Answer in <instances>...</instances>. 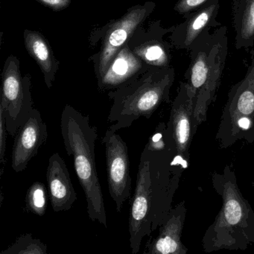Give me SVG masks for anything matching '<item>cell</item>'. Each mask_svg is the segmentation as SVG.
<instances>
[{
	"label": "cell",
	"mask_w": 254,
	"mask_h": 254,
	"mask_svg": "<svg viewBox=\"0 0 254 254\" xmlns=\"http://www.w3.org/2000/svg\"><path fill=\"white\" fill-rule=\"evenodd\" d=\"M151 151H163L175 154L178 159L176 145L167 124L160 123L145 145Z\"/></svg>",
	"instance_id": "d6986e66"
},
{
	"label": "cell",
	"mask_w": 254,
	"mask_h": 254,
	"mask_svg": "<svg viewBox=\"0 0 254 254\" xmlns=\"http://www.w3.org/2000/svg\"><path fill=\"white\" fill-rule=\"evenodd\" d=\"M194 100L195 96L190 84L187 81L181 82L167 123L176 145L178 159L187 165L190 163V146L197 129L194 117Z\"/></svg>",
	"instance_id": "9c48e42d"
},
{
	"label": "cell",
	"mask_w": 254,
	"mask_h": 254,
	"mask_svg": "<svg viewBox=\"0 0 254 254\" xmlns=\"http://www.w3.org/2000/svg\"><path fill=\"white\" fill-rule=\"evenodd\" d=\"M36 1L51 8L53 11H59L67 8L70 5L72 0H36Z\"/></svg>",
	"instance_id": "cb8c5ba5"
},
{
	"label": "cell",
	"mask_w": 254,
	"mask_h": 254,
	"mask_svg": "<svg viewBox=\"0 0 254 254\" xmlns=\"http://www.w3.org/2000/svg\"><path fill=\"white\" fill-rule=\"evenodd\" d=\"M48 248L41 239L26 233L17 238L14 244L0 254H47Z\"/></svg>",
	"instance_id": "44dd1931"
},
{
	"label": "cell",
	"mask_w": 254,
	"mask_h": 254,
	"mask_svg": "<svg viewBox=\"0 0 254 254\" xmlns=\"http://www.w3.org/2000/svg\"><path fill=\"white\" fill-rule=\"evenodd\" d=\"M49 194L55 212L68 211L78 199L64 159L55 153L49 159L47 170Z\"/></svg>",
	"instance_id": "5bb4252c"
},
{
	"label": "cell",
	"mask_w": 254,
	"mask_h": 254,
	"mask_svg": "<svg viewBox=\"0 0 254 254\" xmlns=\"http://www.w3.org/2000/svg\"><path fill=\"white\" fill-rule=\"evenodd\" d=\"M163 33L160 32L157 38L148 41L136 51V56L151 67L170 66V47L162 39Z\"/></svg>",
	"instance_id": "ac0fdd59"
},
{
	"label": "cell",
	"mask_w": 254,
	"mask_h": 254,
	"mask_svg": "<svg viewBox=\"0 0 254 254\" xmlns=\"http://www.w3.org/2000/svg\"><path fill=\"white\" fill-rule=\"evenodd\" d=\"M153 2L132 7L120 20L110 26L99 54L96 75L98 81L104 76L111 62L126 45L139 25L142 24L155 8Z\"/></svg>",
	"instance_id": "30bf717a"
},
{
	"label": "cell",
	"mask_w": 254,
	"mask_h": 254,
	"mask_svg": "<svg viewBox=\"0 0 254 254\" xmlns=\"http://www.w3.org/2000/svg\"><path fill=\"white\" fill-rule=\"evenodd\" d=\"M33 102L30 92V80L23 79L20 74V62L15 56L8 58L2 73V91L0 111L5 120L9 135L15 136L18 129L25 123Z\"/></svg>",
	"instance_id": "52a82bcc"
},
{
	"label": "cell",
	"mask_w": 254,
	"mask_h": 254,
	"mask_svg": "<svg viewBox=\"0 0 254 254\" xmlns=\"http://www.w3.org/2000/svg\"><path fill=\"white\" fill-rule=\"evenodd\" d=\"M175 78L174 68L152 67L139 78L108 96L113 105L108 121L116 123L111 126L118 131L130 127L139 119H150L163 103H170V90Z\"/></svg>",
	"instance_id": "5b68a950"
},
{
	"label": "cell",
	"mask_w": 254,
	"mask_h": 254,
	"mask_svg": "<svg viewBox=\"0 0 254 254\" xmlns=\"http://www.w3.org/2000/svg\"><path fill=\"white\" fill-rule=\"evenodd\" d=\"M215 140L224 149L240 141L254 143V56L243 79L229 90Z\"/></svg>",
	"instance_id": "8992f818"
},
{
	"label": "cell",
	"mask_w": 254,
	"mask_h": 254,
	"mask_svg": "<svg viewBox=\"0 0 254 254\" xmlns=\"http://www.w3.org/2000/svg\"><path fill=\"white\" fill-rule=\"evenodd\" d=\"M211 179L222 204L203 235V251H245L254 243V210L241 192L236 172L230 165L221 173L214 172Z\"/></svg>",
	"instance_id": "7a4b0ae2"
},
{
	"label": "cell",
	"mask_w": 254,
	"mask_h": 254,
	"mask_svg": "<svg viewBox=\"0 0 254 254\" xmlns=\"http://www.w3.org/2000/svg\"><path fill=\"white\" fill-rule=\"evenodd\" d=\"M227 29L219 26L203 32L190 51L187 82L195 96L194 117L197 127L206 121L208 110L215 99L228 53Z\"/></svg>",
	"instance_id": "277c9868"
},
{
	"label": "cell",
	"mask_w": 254,
	"mask_h": 254,
	"mask_svg": "<svg viewBox=\"0 0 254 254\" xmlns=\"http://www.w3.org/2000/svg\"><path fill=\"white\" fill-rule=\"evenodd\" d=\"M143 63L126 44L114 58L104 76L98 81L99 90H117L128 84L142 71Z\"/></svg>",
	"instance_id": "9a60e30c"
},
{
	"label": "cell",
	"mask_w": 254,
	"mask_h": 254,
	"mask_svg": "<svg viewBox=\"0 0 254 254\" xmlns=\"http://www.w3.org/2000/svg\"><path fill=\"white\" fill-rule=\"evenodd\" d=\"M117 132L110 126L102 143L105 146L110 195L115 202L117 212H120L125 202L131 196V178L128 148Z\"/></svg>",
	"instance_id": "ba28073f"
},
{
	"label": "cell",
	"mask_w": 254,
	"mask_h": 254,
	"mask_svg": "<svg viewBox=\"0 0 254 254\" xmlns=\"http://www.w3.org/2000/svg\"><path fill=\"white\" fill-rule=\"evenodd\" d=\"M60 127L65 150L72 157L77 178L85 194L89 218L107 228L106 209L96 169L97 128L90 124L88 115L69 105L64 108Z\"/></svg>",
	"instance_id": "3957f363"
},
{
	"label": "cell",
	"mask_w": 254,
	"mask_h": 254,
	"mask_svg": "<svg viewBox=\"0 0 254 254\" xmlns=\"http://www.w3.org/2000/svg\"><path fill=\"white\" fill-rule=\"evenodd\" d=\"M212 0H177L174 9L180 15L185 17L190 13L199 9Z\"/></svg>",
	"instance_id": "7402d4cb"
},
{
	"label": "cell",
	"mask_w": 254,
	"mask_h": 254,
	"mask_svg": "<svg viewBox=\"0 0 254 254\" xmlns=\"http://www.w3.org/2000/svg\"><path fill=\"white\" fill-rule=\"evenodd\" d=\"M182 173L175 154L144 147L129 213L132 254L139 252L143 238L151 236L167 218Z\"/></svg>",
	"instance_id": "6da1fadb"
},
{
	"label": "cell",
	"mask_w": 254,
	"mask_h": 254,
	"mask_svg": "<svg viewBox=\"0 0 254 254\" xmlns=\"http://www.w3.org/2000/svg\"><path fill=\"white\" fill-rule=\"evenodd\" d=\"M47 139V124L43 120L39 111L33 108L14 136L11 154V166L14 172L24 171Z\"/></svg>",
	"instance_id": "8fae6325"
},
{
	"label": "cell",
	"mask_w": 254,
	"mask_h": 254,
	"mask_svg": "<svg viewBox=\"0 0 254 254\" xmlns=\"http://www.w3.org/2000/svg\"><path fill=\"white\" fill-rule=\"evenodd\" d=\"M220 11L219 0L209 3L184 17V22L175 26L170 37L172 45L178 50L190 52L194 41L206 30L221 26L218 21Z\"/></svg>",
	"instance_id": "7c38bea8"
},
{
	"label": "cell",
	"mask_w": 254,
	"mask_h": 254,
	"mask_svg": "<svg viewBox=\"0 0 254 254\" xmlns=\"http://www.w3.org/2000/svg\"><path fill=\"white\" fill-rule=\"evenodd\" d=\"M232 11L235 47L248 50L254 45V0H233Z\"/></svg>",
	"instance_id": "e0dca14e"
},
{
	"label": "cell",
	"mask_w": 254,
	"mask_h": 254,
	"mask_svg": "<svg viewBox=\"0 0 254 254\" xmlns=\"http://www.w3.org/2000/svg\"><path fill=\"white\" fill-rule=\"evenodd\" d=\"M49 198V190L45 185L42 183H34L26 192V210L35 215L44 216L47 212Z\"/></svg>",
	"instance_id": "ffe728a7"
},
{
	"label": "cell",
	"mask_w": 254,
	"mask_h": 254,
	"mask_svg": "<svg viewBox=\"0 0 254 254\" xmlns=\"http://www.w3.org/2000/svg\"><path fill=\"white\" fill-rule=\"evenodd\" d=\"M187 212L184 200L172 206L167 218L159 227L158 236L148 242L144 254H187L188 249L181 239Z\"/></svg>",
	"instance_id": "4fadbf2b"
},
{
	"label": "cell",
	"mask_w": 254,
	"mask_h": 254,
	"mask_svg": "<svg viewBox=\"0 0 254 254\" xmlns=\"http://www.w3.org/2000/svg\"><path fill=\"white\" fill-rule=\"evenodd\" d=\"M24 41L28 53L38 63L44 74L47 87L51 88L59 62L55 57L50 44L40 32L27 29L24 32Z\"/></svg>",
	"instance_id": "2e32d148"
},
{
	"label": "cell",
	"mask_w": 254,
	"mask_h": 254,
	"mask_svg": "<svg viewBox=\"0 0 254 254\" xmlns=\"http://www.w3.org/2000/svg\"><path fill=\"white\" fill-rule=\"evenodd\" d=\"M7 128L5 120L2 111H0V163H1V176L4 171V166L6 163L5 152H6Z\"/></svg>",
	"instance_id": "603a6c76"
}]
</instances>
